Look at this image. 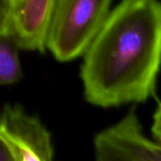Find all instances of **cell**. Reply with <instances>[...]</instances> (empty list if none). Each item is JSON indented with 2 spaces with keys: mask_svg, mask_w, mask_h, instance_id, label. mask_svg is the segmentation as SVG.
Instances as JSON below:
<instances>
[{
  "mask_svg": "<svg viewBox=\"0 0 161 161\" xmlns=\"http://www.w3.org/2000/svg\"><path fill=\"white\" fill-rule=\"evenodd\" d=\"M161 69V2L124 0L83 57L84 97L99 108L144 103Z\"/></svg>",
  "mask_w": 161,
  "mask_h": 161,
  "instance_id": "6da1fadb",
  "label": "cell"
},
{
  "mask_svg": "<svg viewBox=\"0 0 161 161\" xmlns=\"http://www.w3.org/2000/svg\"><path fill=\"white\" fill-rule=\"evenodd\" d=\"M110 0H56L47 49L60 62L84 57L104 26Z\"/></svg>",
  "mask_w": 161,
  "mask_h": 161,
  "instance_id": "7a4b0ae2",
  "label": "cell"
},
{
  "mask_svg": "<svg viewBox=\"0 0 161 161\" xmlns=\"http://www.w3.org/2000/svg\"><path fill=\"white\" fill-rule=\"evenodd\" d=\"M56 0H1L0 37L18 49L44 53Z\"/></svg>",
  "mask_w": 161,
  "mask_h": 161,
  "instance_id": "3957f363",
  "label": "cell"
},
{
  "mask_svg": "<svg viewBox=\"0 0 161 161\" xmlns=\"http://www.w3.org/2000/svg\"><path fill=\"white\" fill-rule=\"evenodd\" d=\"M0 142L14 161H54L48 130L18 104H5L0 118Z\"/></svg>",
  "mask_w": 161,
  "mask_h": 161,
  "instance_id": "277c9868",
  "label": "cell"
},
{
  "mask_svg": "<svg viewBox=\"0 0 161 161\" xmlns=\"http://www.w3.org/2000/svg\"><path fill=\"white\" fill-rule=\"evenodd\" d=\"M95 161H161V145L149 139L135 108L93 140Z\"/></svg>",
  "mask_w": 161,
  "mask_h": 161,
  "instance_id": "5b68a950",
  "label": "cell"
},
{
  "mask_svg": "<svg viewBox=\"0 0 161 161\" xmlns=\"http://www.w3.org/2000/svg\"><path fill=\"white\" fill-rule=\"evenodd\" d=\"M22 76L18 48L10 41L0 37V84H14Z\"/></svg>",
  "mask_w": 161,
  "mask_h": 161,
  "instance_id": "8992f818",
  "label": "cell"
},
{
  "mask_svg": "<svg viewBox=\"0 0 161 161\" xmlns=\"http://www.w3.org/2000/svg\"><path fill=\"white\" fill-rule=\"evenodd\" d=\"M151 133L152 140L161 145V102L158 104L153 116Z\"/></svg>",
  "mask_w": 161,
  "mask_h": 161,
  "instance_id": "52a82bcc",
  "label": "cell"
},
{
  "mask_svg": "<svg viewBox=\"0 0 161 161\" xmlns=\"http://www.w3.org/2000/svg\"><path fill=\"white\" fill-rule=\"evenodd\" d=\"M0 161H14L8 148L0 142Z\"/></svg>",
  "mask_w": 161,
  "mask_h": 161,
  "instance_id": "ba28073f",
  "label": "cell"
}]
</instances>
